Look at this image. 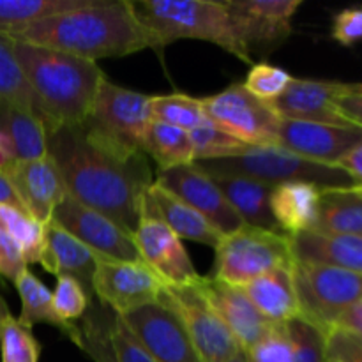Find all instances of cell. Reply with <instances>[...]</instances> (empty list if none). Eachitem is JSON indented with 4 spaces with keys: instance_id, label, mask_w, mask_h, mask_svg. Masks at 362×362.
Listing matches in <instances>:
<instances>
[{
    "instance_id": "cell-1",
    "label": "cell",
    "mask_w": 362,
    "mask_h": 362,
    "mask_svg": "<svg viewBox=\"0 0 362 362\" xmlns=\"http://www.w3.org/2000/svg\"><path fill=\"white\" fill-rule=\"evenodd\" d=\"M48 154L71 198L134 235L141 202L154 182L147 156L124 159L112 154L88 140L81 126L48 131Z\"/></svg>"
},
{
    "instance_id": "cell-2",
    "label": "cell",
    "mask_w": 362,
    "mask_h": 362,
    "mask_svg": "<svg viewBox=\"0 0 362 362\" xmlns=\"http://www.w3.org/2000/svg\"><path fill=\"white\" fill-rule=\"evenodd\" d=\"M9 37L92 62L120 59L147 48L156 52L131 0H92L88 6L34 21Z\"/></svg>"
},
{
    "instance_id": "cell-3",
    "label": "cell",
    "mask_w": 362,
    "mask_h": 362,
    "mask_svg": "<svg viewBox=\"0 0 362 362\" xmlns=\"http://www.w3.org/2000/svg\"><path fill=\"white\" fill-rule=\"evenodd\" d=\"M14 52L46 131L83 126L106 78L99 64L20 41H14Z\"/></svg>"
},
{
    "instance_id": "cell-4",
    "label": "cell",
    "mask_w": 362,
    "mask_h": 362,
    "mask_svg": "<svg viewBox=\"0 0 362 362\" xmlns=\"http://www.w3.org/2000/svg\"><path fill=\"white\" fill-rule=\"evenodd\" d=\"M138 21L154 41L156 52L177 39L212 42L244 64H251L233 34L225 2L211 0H131Z\"/></svg>"
},
{
    "instance_id": "cell-5",
    "label": "cell",
    "mask_w": 362,
    "mask_h": 362,
    "mask_svg": "<svg viewBox=\"0 0 362 362\" xmlns=\"http://www.w3.org/2000/svg\"><path fill=\"white\" fill-rule=\"evenodd\" d=\"M151 98L105 78L83 122L85 136L124 159L144 154V134L151 124Z\"/></svg>"
},
{
    "instance_id": "cell-6",
    "label": "cell",
    "mask_w": 362,
    "mask_h": 362,
    "mask_svg": "<svg viewBox=\"0 0 362 362\" xmlns=\"http://www.w3.org/2000/svg\"><path fill=\"white\" fill-rule=\"evenodd\" d=\"M194 165L205 173L244 175L272 186L286 182H310L322 189L356 186L338 166L311 163L279 145H247L246 151L237 158L198 161Z\"/></svg>"
},
{
    "instance_id": "cell-7",
    "label": "cell",
    "mask_w": 362,
    "mask_h": 362,
    "mask_svg": "<svg viewBox=\"0 0 362 362\" xmlns=\"http://www.w3.org/2000/svg\"><path fill=\"white\" fill-rule=\"evenodd\" d=\"M214 251L211 278L233 286H244L274 269L293 267L290 235L283 232L243 226L223 235Z\"/></svg>"
},
{
    "instance_id": "cell-8",
    "label": "cell",
    "mask_w": 362,
    "mask_h": 362,
    "mask_svg": "<svg viewBox=\"0 0 362 362\" xmlns=\"http://www.w3.org/2000/svg\"><path fill=\"white\" fill-rule=\"evenodd\" d=\"M292 272L300 317L325 336L350 308L362 300V274L299 262H293Z\"/></svg>"
},
{
    "instance_id": "cell-9",
    "label": "cell",
    "mask_w": 362,
    "mask_h": 362,
    "mask_svg": "<svg viewBox=\"0 0 362 362\" xmlns=\"http://www.w3.org/2000/svg\"><path fill=\"white\" fill-rule=\"evenodd\" d=\"M158 303L175 313L204 362H228L243 352L225 322L205 299L198 281L166 285Z\"/></svg>"
},
{
    "instance_id": "cell-10",
    "label": "cell",
    "mask_w": 362,
    "mask_h": 362,
    "mask_svg": "<svg viewBox=\"0 0 362 362\" xmlns=\"http://www.w3.org/2000/svg\"><path fill=\"white\" fill-rule=\"evenodd\" d=\"M209 122L226 131L246 145H276L281 117L271 103L262 101L244 88L232 83L225 90L202 98Z\"/></svg>"
},
{
    "instance_id": "cell-11",
    "label": "cell",
    "mask_w": 362,
    "mask_h": 362,
    "mask_svg": "<svg viewBox=\"0 0 362 362\" xmlns=\"http://www.w3.org/2000/svg\"><path fill=\"white\" fill-rule=\"evenodd\" d=\"M225 4L237 41L253 59L285 45L303 0H230Z\"/></svg>"
},
{
    "instance_id": "cell-12",
    "label": "cell",
    "mask_w": 362,
    "mask_h": 362,
    "mask_svg": "<svg viewBox=\"0 0 362 362\" xmlns=\"http://www.w3.org/2000/svg\"><path fill=\"white\" fill-rule=\"evenodd\" d=\"M166 283L144 262H119L95 255L92 296L117 317L158 303Z\"/></svg>"
},
{
    "instance_id": "cell-13",
    "label": "cell",
    "mask_w": 362,
    "mask_h": 362,
    "mask_svg": "<svg viewBox=\"0 0 362 362\" xmlns=\"http://www.w3.org/2000/svg\"><path fill=\"white\" fill-rule=\"evenodd\" d=\"M134 243L141 262L148 265L166 285H189L200 279L182 240L156 214L147 193L141 202Z\"/></svg>"
},
{
    "instance_id": "cell-14",
    "label": "cell",
    "mask_w": 362,
    "mask_h": 362,
    "mask_svg": "<svg viewBox=\"0 0 362 362\" xmlns=\"http://www.w3.org/2000/svg\"><path fill=\"white\" fill-rule=\"evenodd\" d=\"M53 223L76 237L98 257L119 262H141L134 235L117 225L113 219L67 194L53 212Z\"/></svg>"
},
{
    "instance_id": "cell-15",
    "label": "cell",
    "mask_w": 362,
    "mask_h": 362,
    "mask_svg": "<svg viewBox=\"0 0 362 362\" xmlns=\"http://www.w3.org/2000/svg\"><path fill=\"white\" fill-rule=\"evenodd\" d=\"M154 182L200 212L223 235H230L246 226L232 205L226 202L214 179L197 165L158 170Z\"/></svg>"
},
{
    "instance_id": "cell-16",
    "label": "cell",
    "mask_w": 362,
    "mask_h": 362,
    "mask_svg": "<svg viewBox=\"0 0 362 362\" xmlns=\"http://www.w3.org/2000/svg\"><path fill=\"white\" fill-rule=\"evenodd\" d=\"M120 318L154 362H204L179 318L165 304H147Z\"/></svg>"
},
{
    "instance_id": "cell-17",
    "label": "cell",
    "mask_w": 362,
    "mask_h": 362,
    "mask_svg": "<svg viewBox=\"0 0 362 362\" xmlns=\"http://www.w3.org/2000/svg\"><path fill=\"white\" fill-rule=\"evenodd\" d=\"M361 90V83H343L329 80H300L293 78L285 92L271 103L281 119L303 122L350 126L336 108V101Z\"/></svg>"
},
{
    "instance_id": "cell-18",
    "label": "cell",
    "mask_w": 362,
    "mask_h": 362,
    "mask_svg": "<svg viewBox=\"0 0 362 362\" xmlns=\"http://www.w3.org/2000/svg\"><path fill=\"white\" fill-rule=\"evenodd\" d=\"M361 140L359 127L281 119L276 145L311 163L336 166Z\"/></svg>"
},
{
    "instance_id": "cell-19",
    "label": "cell",
    "mask_w": 362,
    "mask_h": 362,
    "mask_svg": "<svg viewBox=\"0 0 362 362\" xmlns=\"http://www.w3.org/2000/svg\"><path fill=\"white\" fill-rule=\"evenodd\" d=\"M4 173L9 177L21 207L32 218L48 225L55 209L67 197L62 175L52 156L30 161H13Z\"/></svg>"
},
{
    "instance_id": "cell-20",
    "label": "cell",
    "mask_w": 362,
    "mask_h": 362,
    "mask_svg": "<svg viewBox=\"0 0 362 362\" xmlns=\"http://www.w3.org/2000/svg\"><path fill=\"white\" fill-rule=\"evenodd\" d=\"M198 286L219 318L230 329L243 352L257 345L276 325L253 306L240 286L218 281L211 276H202L198 279Z\"/></svg>"
},
{
    "instance_id": "cell-21",
    "label": "cell",
    "mask_w": 362,
    "mask_h": 362,
    "mask_svg": "<svg viewBox=\"0 0 362 362\" xmlns=\"http://www.w3.org/2000/svg\"><path fill=\"white\" fill-rule=\"evenodd\" d=\"M293 262L327 265L362 274V235H338L306 230L290 235Z\"/></svg>"
},
{
    "instance_id": "cell-22",
    "label": "cell",
    "mask_w": 362,
    "mask_h": 362,
    "mask_svg": "<svg viewBox=\"0 0 362 362\" xmlns=\"http://www.w3.org/2000/svg\"><path fill=\"white\" fill-rule=\"evenodd\" d=\"M39 264L53 276H71L92 296L95 253L53 221L46 225V247Z\"/></svg>"
},
{
    "instance_id": "cell-23",
    "label": "cell",
    "mask_w": 362,
    "mask_h": 362,
    "mask_svg": "<svg viewBox=\"0 0 362 362\" xmlns=\"http://www.w3.org/2000/svg\"><path fill=\"white\" fill-rule=\"evenodd\" d=\"M207 175L214 179L221 193L225 194L226 202L239 214L244 225L281 232L271 211V198L276 186L244 175H216V173H207Z\"/></svg>"
},
{
    "instance_id": "cell-24",
    "label": "cell",
    "mask_w": 362,
    "mask_h": 362,
    "mask_svg": "<svg viewBox=\"0 0 362 362\" xmlns=\"http://www.w3.org/2000/svg\"><path fill=\"white\" fill-rule=\"evenodd\" d=\"M147 197L156 214L168 225V228L180 240H193V243L204 244L212 250L218 247L219 240L223 239V233L216 230L212 223H209L191 205H187L186 202H182L179 197L156 182L148 186Z\"/></svg>"
},
{
    "instance_id": "cell-25",
    "label": "cell",
    "mask_w": 362,
    "mask_h": 362,
    "mask_svg": "<svg viewBox=\"0 0 362 362\" xmlns=\"http://www.w3.org/2000/svg\"><path fill=\"white\" fill-rule=\"evenodd\" d=\"M253 306L274 324H286L300 317L292 267L274 269L240 286Z\"/></svg>"
},
{
    "instance_id": "cell-26",
    "label": "cell",
    "mask_w": 362,
    "mask_h": 362,
    "mask_svg": "<svg viewBox=\"0 0 362 362\" xmlns=\"http://www.w3.org/2000/svg\"><path fill=\"white\" fill-rule=\"evenodd\" d=\"M322 187L310 182H286L274 187L271 211L276 225L286 235H297L315 226Z\"/></svg>"
},
{
    "instance_id": "cell-27",
    "label": "cell",
    "mask_w": 362,
    "mask_h": 362,
    "mask_svg": "<svg viewBox=\"0 0 362 362\" xmlns=\"http://www.w3.org/2000/svg\"><path fill=\"white\" fill-rule=\"evenodd\" d=\"M14 286H16L21 300V313L16 320L23 327L32 329L37 324H46L62 332L69 341H73L78 346V341H80L78 324H67L57 315L55 306H53V293L30 269H25L14 279Z\"/></svg>"
},
{
    "instance_id": "cell-28",
    "label": "cell",
    "mask_w": 362,
    "mask_h": 362,
    "mask_svg": "<svg viewBox=\"0 0 362 362\" xmlns=\"http://www.w3.org/2000/svg\"><path fill=\"white\" fill-rule=\"evenodd\" d=\"M311 230L338 235H362V187L322 189L317 221Z\"/></svg>"
},
{
    "instance_id": "cell-29",
    "label": "cell",
    "mask_w": 362,
    "mask_h": 362,
    "mask_svg": "<svg viewBox=\"0 0 362 362\" xmlns=\"http://www.w3.org/2000/svg\"><path fill=\"white\" fill-rule=\"evenodd\" d=\"M0 133L9 141L14 161H30L48 156V131L45 122L28 110H0Z\"/></svg>"
},
{
    "instance_id": "cell-30",
    "label": "cell",
    "mask_w": 362,
    "mask_h": 362,
    "mask_svg": "<svg viewBox=\"0 0 362 362\" xmlns=\"http://www.w3.org/2000/svg\"><path fill=\"white\" fill-rule=\"evenodd\" d=\"M144 154L154 159L159 170L194 165V147L189 131L154 122L147 126L144 134Z\"/></svg>"
},
{
    "instance_id": "cell-31",
    "label": "cell",
    "mask_w": 362,
    "mask_h": 362,
    "mask_svg": "<svg viewBox=\"0 0 362 362\" xmlns=\"http://www.w3.org/2000/svg\"><path fill=\"white\" fill-rule=\"evenodd\" d=\"M4 108H23L39 117L35 95L16 59L14 41L7 34H0V110Z\"/></svg>"
},
{
    "instance_id": "cell-32",
    "label": "cell",
    "mask_w": 362,
    "mask_h": 362,
    "mask_svg": "<svg viewBox=\"0 0 362 362\" xmlns=\"http://www.w3.org/2000/svg\"><path fill=\"white\" fill-rule=\"evenodd\" d=\"M92 0H0V34H14L53 14L88 6Z\"/></svg>"
},
{
    "instance_id": "cell-33",
    "label": "cell",
    "mask_w": 362,
    "mask_h": 362,
    "mask_svg": "<svg viewBox=\"0 0 362 362\" xmlns=\"http://www.w3.org/2000/svg\"><path fill=\"white\" fill-rule=\"evenodd\" d=\"M0 226L21 250L25 262L39 264L46 247V225L32 218L23 209L0 205Z\"/></svg>"
},
{
    "instance_id": "cell-34",
    "label": "cell",
    "mask_w": 362,
    "mask_h": 362,
    "mask_svg": "<svg viewBox=\"0 0 362 362\" xmlns=\"http://www.w3.org/2000/svg\"><path fill=\"white\" fill-rule=\"evenodd\" d=\"M151 119L154 122L168 124V126L179 127L189 133L209 122L202 99L180 94V92L168 95H152Z\"/></svg>"
},
{
    "instance_id": "cell-35",
    "label": "cell",
    "mask_w": 362,
    "mask_h": 362,
    "mask_svg": "<svg viewBox=\"0 0 362 362\" xmlns=\"http://www.w3.org/2000/svg\"><path fill=\"white\" fill-rule=\"evenodd\" d=\"M189 134L194 147V163L237 158L247 147L246 144L233 138L226 131L219 129L212 122H207L205 126L191 131Z\"/></svg>"
},
{
    "instance_id": "cell-36",
    "label": "cell",
    "mask_w": 362,
    "mask_h": 362,
    "mask_svg": "<svg viewBox=\"0 0 362 362\" xmlns=\"http://www.w3.org/2000/svg\"><path fill=\"white\" fill-rule=\"evenodd\" d=\"M292 343V362H325V334L303 317L285 324Z\"/></svg>"
},
{
    "instance_id": "cell-37",
    "label": "cell",
    "mask_w": 362,
    "mask_h": 362,
    "mask_svg": "<svg viewBox=\"0 0 362 362\" xmlns=\"http://www.w3.org/2000/svg\"><path fill=\"white\" fill-rule=\"evenodd\" d=\"M293 76L279 66L269 62L253 64L244 80V88L262 101L272 103L288 88Z\"/></svg>"
},
{
    "instance_id": "cell-38",
    "label": "cell",
    "mask_w": 362,
    "mask_h": 362,
    "mask_svg": "<svg viewBox=\"0 0 362 362\" xmlns=\"http://www.w3.org/2000/svg\"><path fill=\"white\" fill-rule=\"evenodd\" d=\"M2 362H39L41 345L30 329L23 327L16 318H11L0 336Z\"/></svg>"
},
{
    "instance_id": "cell-39",
    "label": "cell",
    "mask_w": 362,
    "mask_h": 362,
    "mask_svg": "<svg viewBox=\"0 0 362 362\" xmlns=\"http://www.w3.org/2000/svg\"><path fill=\"white\" fill-rule=\"evenodd\" d=\"M92 296L71 276H57V286L53 292V306L57 315L67 324H76V320L88 313Z\"/></svg>"
},
{
    "instance_id": "cell-40",
    "label": "cell",
    "mask_w": 362,
    "mask_h": 362,
    "mask_svg": "<svg viewBox=\"0 0 362 362\" xmlns=\"http://www.w3.org/2000/svg\"><path fill=\"white\" fill-rule=\"evenodd\" d=\"M108 338L115 362H154L140 339L115 313L110 318Z\"/></svg>"
},
{
    "instance_id": "cell-41",
    "label": "cell",
    "mask_w": 362,
    "mask_h": 362,
    "mask_svg": "<svg viewBox=\"0 0 362 362\" xmlns=\"http://www.w3.org/2000/svg\"><path fill=\"white\" fill-rule=\"evenodd\" d=\"M247 362H292V343L285 324H276L257 345L244 350Z\"/></svg>"
},
{
    "instance_id": "cell-42",
    "label": "cell",
    "mask_w": 362,
    "mask_h": 362,
    "mask_svg": "<svg viewBox=\"0 0 362 362\" xmlns=\"http://www.w3.org/2000/svg\"><path fill=\"white\" fill-rule=\"evenodd\" d=\"M325 357L334 362H362V338L345 329H332L325 336Z\"/></svg>"
},
{
    "instance_id": "cell-43",
    "label": "cell",
    "mask_w": 362,
    "mask_h": 362,
    "mask_svg": "<svg viewBox=\"0 0 362 362\" xmlns=\"http://www.w3.org/2000/svg\"><path fill=\"white\" fill-rule=\"evenodd\" d=\"M331 35L341 46H354L362 41V7L339 11L332 21Z\"/></svg>"
},
{
    "instance_id": "cell-44",
    "label": "cell",
    "mask_w": 362,
    "mask_h": 362,
    "mask_svg": "<svg viewBox=\"0 0 362 362\" xmlns=\"http://www.w3.org/2000/svg\"><path fill=\"white\" fill-rule=\"evenodd\" d=\"M25 269H28V265L21 255V250L14 243L13 237L0 226V276L14 283V279Z\"/></svg>"
},
{
    "instance_id": "cell-45",
    "label": "cell",
    "mask_w": 362,
    "mask_h": 362,
    "mask_svg": "<svg viewBox=\"0 0 362 362\" xmlns=\"http://www.w3.org/2000/svg\"><path fill=\"white\" fill-rule=\"evenodd\" d=\"M336 108H338L339 115L354 127L362 129V88L356 94L345 95L336 101Z\"/></svg>"
},
{
    "instance_id": "cell-46",
    "label": "cell",
    "mask_w": 362,
    "mask_h": 362,
    "mask_svg": "<svg viewBox=\"0 0 362 362\" xmlns=\"http://www.w3.org/2000/svg\"><path fill=\"white\" fill-rule=\"evenodd\" d=\"M338 168H341L346 175L352 179L356 186L362 187V140L352 151L346 152L341 159L338 161Z\"/></svg>"
},
{
    "instance_id": "cell-47",
    "label": "cell",
    "mask_w": 362,
    "mask_h": 362,
    "mask_svg": "<svg viewBox=\"0 0 362 362\" xmlns=\"http://www.w3.org/2000/svg\"><path fill=\"white\" fill-rule=\"evenodd\" d=\"M336 327L345 329V331L362 336V300L359 304H356L354 308H350V310L346 311L341 318H339V322Z\"/></svg>"
},
{
    "instance_id": "cell-48",
    "label": "cell",
    "mask_w": 362,
    "mask_h": 362,
    "mask_svg": "<svg viewBox=\"0 0 362 362\" xmlns=\"http://www.w3.org/2000/svg\"><path fill=\"white\" fill-rule=\"evenodd\" d=\"M0 205H11V207L23 209L21 207V202L20 198H18L16 191H14L13 184H11L9 177H7L4 172H0Z\"/></svg>"
},
{
    "instance_id": "cell-49",
    "label": "cell",
    "mask_w": 362,
    "mask_h": 362,
    "mask_svg": "<svg viewBox=\"0 0 362 362\" xmlns=\"http://www.w3.org/2000/svg\"><path fill=\"white\" fill-rule=\"evenodd\" d=\"M13 161H14V156H13V151H11L9 141H7V138L0 133V172H4V170H6Z\"/></svg>"
},
{
    "instance_id": "cell-50",
    "label": "cell",
    "mask_w": 362,
    "mask_h": 362,
    "mask_svg": "<svg viewBox=\"0 0 362 362\" xmlns=\"http://www.w3.org/2000/svg\"><path fill=\"white\" fill-rule=\"evenodd\" d=\"M11 318H13V315H11L9 306H7V303L4 300V297L0 296V336H2L4 327H6V324L11 320Z\"/></svg>"
},
{
    "instance_id": "cell-51",
    "label": "cell",
    "mask_w": 362,
    "mask_h": 362,
    "mask_svg": "<svg viewBox=\"0 0 362 362\" xmlns=\"http://www.w3.org/2000/svg\"><path fill=\"white\" fill-rule=\"evenodd\" d=\"M228 362H247V361H246V356H244V352H240L239 356H235L232 361H228Z\"/></svg>"
},
{
    "instance_id": "cell-52",
    "label": "cell",
    "mask_w": 362,
    "mask_h": 362,
    "mask_svg": "<svg viewBox=\"0 0 362 362\" xmlns=\"http://www.w3.org/2000/svg\"><path fill=\"white\" fill-rule=\"evenodd\" d=\"M325 362H334V361H325Z\"/></svg>"
},
{
    "instance_id": "cell-53",
    "label": "cell",
    "mask_w": 362,
    "mask_h": 362,
    "mask_svg": "<svg viewBox=\"0 0 362 362\" xmlns=\"http://www.w3.org/2000/svg\"><path fill=\"white\" fill-rule=\"evenodd\" d=\"M361 88H362V83H361Z\"/></svg>"
},
{
    "instance_id": "cell-54",
    "label": "cell",
    "mask_w": 362,
    "mask_h": 362,
    "mask_svg": "<svg viewBox=\"0 0 362 362\" xmlns=\"http://www.w3.org/2000/svg\"><path fill=\"white\" fill-rule=\"evenodd\" d=\"M361 338H362V336H361Z\"/></svg>"
}]
</instances>
